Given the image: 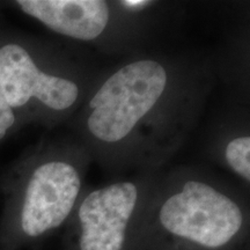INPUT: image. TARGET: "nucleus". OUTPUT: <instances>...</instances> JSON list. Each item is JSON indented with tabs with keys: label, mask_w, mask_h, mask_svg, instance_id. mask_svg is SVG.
<instances>
[{
	"label": "nucleus",
	"mask_w": 250,
	"mask_h": 250,
	"mask_svg": "<svg viewBox=\"0 0 250 250\" xmlns=\"http://www.w3.org/2000/svg\"><path fill=\"white\" fill-rule=\"evenodd\" d=\"M160 62L143 59L125 65L104 81L89 102L87 127L96 139L118 143L158 103L167 86Z\"/></svg>",
	"instance_id": "1"
},
{
	"label": "nucleus",
	"mask_w": 250,
	"mask_h": 250,
	"mask_svg": "<svg viewBox=\"0 0 250 250\" xmlns=\"http://www.w3.org/2000/svg\"><path fill=\"white\" fill-rule=\"evenodd\" d=\"M159 221L177 239L219 249L229 245L241 230L243 213L235 202L210 184L189 181L161 205Z\"/></svg>",
	"instance_id": "2"
},
{
	"label": "nucleus",
	"mask_w": 250,
	"mask_h": 250,
	"mask_svg": "<svg viewBox=\"0 0 250 250\" xmlns=\"http://www.w3.org/2000/svg\"><path fill=\"white\" fill-rule=\"evenodd\" d=\"M80 176L65 161L41 162L27 176L18 208V226L22 236H43L66 220L76 205Z\"/></svg>",
	"instance_id": "3"
},
{
	"label": "nucleus",
	"mask_w": 250,
	"mask_h": 250,
	"mask_svg": "<svg viewBox=\"0 0 250 250\" xmlns=\"http://www.w3.org/2000/svg\"><path fill=\"white\" fill-rule=\"evenodd\" d=\"M0 89L15 115L33 102L66 110L79 96L73 81L43 71L30 50L17 41H0Z\"/></svg>",
	"instance_id": "4"
},
{
	"label": "nucleus",
	"mask_w": 250,
	"mask_h": 250,
	"mask_svg": "<svg viewBox=\"0 0 250 250\" xmlns=\"http://www.w3.org/2000/svg\"><path fill=\"white\" fill-rule=\"evenodd\" d=\"M138 199L132 182H117L94 190L81 203L80 250H123L127 225Z\"/></svg>",
	"instance_id": "5"
},
{
	"label": "nucleus",
	"mask_w": 250,
	"mask_h": 250,
	"mask_svg": "<svg viewBox=\"0 0 250 250\" xmlns=\"http://www.w3.org/2000/svg\"><path fill=\"white\" fill-rule=\"evenodd\" d=\"M18 7L61 35L95 40L109 22V6L102 0H19Z\"/></svg>",
	"instance_id": "6"
},
{
	"label": "nucleus",
	"mask_w": 250,
	"mask_h": 250,
	"mask_svg": "<svg viewBox=\"0 0 250 250\" xmlns=\"http://www.w3.org/2000/svg\"><path fill=\"white\" fill-rule=\"evenodd\" d=\"M226 160L230 168L242 176L250 180V138L248 136L237 137L228 143L226 152Z\"/></svg>",
	"instance_id": "7"
},
{
	"label": "nucleus",
	"mask_w": 250,
	"mask_h": 250,
	"mask_svg": "<svg viewBox=\"0 0 250 250\" xmlns=\"http://www.w3.org/2000/svg\"><path fill=\"white\" fill-rule=\"evenodd\" d=\"M17 115L7 104L1 89H0V142H2L7 137L9 131L17 124Z\"/></svg>",
	"instance_id": "8"
},
{
	"label": "nucleus",
	"mask_w": 250,
	"mask_h": 250,
	"mask_svg": "<svg viewBox=\"0 0 250 250\" xmlns=\"http://www.w3.org/2000/svg\"><path fill=\"white\" fill-rule=\"evenodd\" d=\"M122 5L130 9H142L146 6L151 5L152 1H146V0H125L121 2Z\"/></svg>",
	"instance_id": "9"
}]
</instances>
